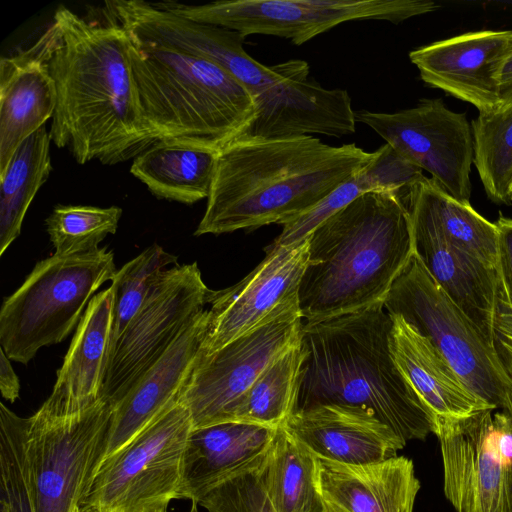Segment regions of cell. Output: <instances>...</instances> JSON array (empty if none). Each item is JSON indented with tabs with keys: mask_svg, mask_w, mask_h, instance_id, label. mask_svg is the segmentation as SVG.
<instances>
[{
	"mask_svg": "<svg viewBox=\"0 0 512 512\" xmlns=\"http://www.w3.org/2000/svg\"><path fill=\"white\" fill-rule=\"evenodd\" d=\"M112 405L105 399L71 415L28 417L26 458L36 512L82 506L106 454Z\"/></svg>",
	"mask_w": 512,
	"mask_h": 512,
	"instance_id": "9c48e42d",
	"label": "cell"
},
{
	"mask_svg": "<svg viewBox=\"0 0 512 512\" xmlns=\"http://www.w3.org/2000/svg\"><path fill=\"white\" fill-rule=\"evenodd\" d=\"M393 320L383 302L304 322L295 411L322 404L359 407L404 442L435 432V417L398 370L390 349Z\"/></svg>",
	"mask_w": 512,
	"mask_h": 512,
	"instance_id": "3957f363",
	"label": "cell"
},
{
	"mask_svg": "<svg viewBox=\"0 0 512 512\" xmlns=\"http://www.w3.org/2000/svg\"><path fill=\"white\" fill-rule=\"evenodd\" d=\"M264 259L241 281L210 290V322L201 354H211L233 340L291 312L300 311L299 288L309 251V237L288 245H269Z\"/></svg>",
	"mask_w": 512,
	"mask_h": 512,
	"instance_id": "9a60e30c",
	"label": "cell"
},
{
	"mask_svg": "<svg viewBox=\"0 0 512 512\" xmlns=\"http://www.w3.org/2000/svg\"><path fill=\"white\" fill-rule=\"evenodd\" d=\"M355 143L331 146L311 135L235 139L220 149L195 236L288 222L363 170L374 158Z\"/></svg>",
	"mask_w": 512,
	"mask_h": 512,
	"instance_id": "7a4b0ae2",
	"label": "cell"
},
{
	"mask_svg": "<svg viewBox=\"0 0 512 512\" xmlns=\"http://www.w3.org/2000/svg\"><path fill=\"white\" fill-rule=\"evenodd\" d=\"M122 209L118 206L57 205L46 219V230L56 255L86 253L115 234Z\"/></svg>",
	"mask_w": 512,
	"mask_h": 512,
	"instance_id": "4dcf8cb0",
	"label": "cell"
},
{
	"mask_svg": "<svg viewBox=\"0 0 512 512\" xmlns=\"http://www.w3.org/2000/svg\"><path fill=\"white\" fill-rule=\"evenodd\" d=\"M510 197H511V201H512V184H511V188H510Z\"/></svg>",
	"mask_w": 512,
	"mask_h": 512,
	"instance_id": "b9f144b4",
	"label": "cell"
},
{
	"mask_svg": "<svg viewBox=\"0 0 512 512\" xmlns=\"http://www.w3.org/2000/svg\"><path fill=\"white\" fill-rule=\"evenodd\" d=\"M56 103L45 30L27 49L0 59V174L20 144L53 117Z\"/></svg>",
	"mask_w": 512,
	"mask_h": 512,
	"instance_id": "44dd1931",
	"label": "cell"
},
{
	"mask_svg": "<svg viewBox=\"0 0 512 512\" xmlns=\"http://www.w3.org/2000/svg\"><path fill=\"white\" fill-rule=\"evenodd\" d=\"M46 30L57 90L51 141L79 164L105 165L133 160L156 143L143 118L125 30L63 6Z\"/></svg>",
	"mask_w": 512,
	"mask_h": 512,
	"instance_id": "6da1fadb",
	"label": "cell"
},
{
	"mask_svg": "<svg viewBox=\"0 0 512 512\" xmlns=\"http://www.w3.org/2000/svg\"><path fill=\"white\" fill-rule=\"evenodd\" d=\"M363 123L411 163L431 174L452 197L470 202L474 158L471 124L465 113L448 109L442 99H420L397 112L355 111Z\"/></svg>",
	"mask_w": 512,
	"mask_h": 512,
	"instance_id": "5bb4252c",
	"label": "cell"
},
{
	"mask_svg": "<svg viewBox=\"0 0 512 512\" xmlns=\"http://www.w3.org/2000/svg\"><path fill=\"white\" fill-rule=\"evenodd\" d=\"M209 322V309L204 308L162 357L112 406L105 458L122 449L179 403L180 394L201 353Z\"/></svg>",
	"mask_w": 512,
	"mask_h": 512,
	"instance_id": "e0dca14e",
	"label": "cell"
},
{
	"mask_svg": "<svg viewBox=\"0 0 512 512\" xmlns=\"http://www.w3.org/2000/svg\"><path fill=\"white\" fill-rule=\"evenodd\" d=\"M0 391L4 399L13 403L19 397L20 383L4 350L0 349Z\"/></svg>",
	"mask_w": 512,
	"mask_h": 512,
	"instance_id": "8d00e7d4",
	"label": "cell"
},
{
	"mask_svg": "<svg viewBox=\"0 0 512 512\" xmlns=\"http://www.w3.org/2000/svg\"><path fill=\"white\" fill-rule=\"evenodd\" d=\"M368 192H388L387 179L375 156L363 170L336 187L317 204L284 223L272 244L288 246L303 242L323 221Z\"/></svg>",
	"mask_w": 512,
	"mask_h": 512,
	"instance_id": "836d02e7",
	"label": "cell"
},
{
	"mask_svg": "<svg viewBox=\"0 0 512 512\" xmlns=\"http://www.w3.org/2000/svg\"><path fill=\"white\" fill-rule=\"evenodd\" d=\"M46 126L26 138L0 174V255L20 235L25 214L52 171Z\"/></svg>",
	"mask_w": 512,
	"mask_h": 512,
	"instance_id": "4316f807",
	"label": "cell"
},
{
	"mask_svg": "<svg viewBox=\"0 0 512 512\" xmlns=\"http://www.w3.org/2000/svg\"><path fill=\"white\" fill-rule=\"evenodd\" d=\"M512 30H481L418 47L409 53L422 81L472 104L479 113L499 108V83Z\"/></svg>",
	"mask_w": 512,
	"mask_h": 512,
	"instance_id": "2e32d148",
	"label": "cell"
},
{
	"mask_svg": "<svg viewBox=\"0 0 512 512\" xmlns=\"http://www.w3.org/2000/svg\"><path fill=\"white\" fill-rule=\"evenodd\" d=\"M261 464L220 485L198 505L207 512H275L264 488Z\"/></svg>",
	"mask_w": 512,
	"mask_h": 512,
	"instance_id": "e575fe53",
	"label": "cell"
},
{
	"mask_svg": "<svg viewBox=\"0 0 512 512\" xmlns=\"http://www.w3.org/2000/svg\"><path fill=\"white\" fill-rule=\"evenodd\" d=\"M190 20L249 35H270L302 45L349 21L399 24L439 9L427 0H220L202 5L157 3Z\"/></svg>",
	"mask_w": 512,
	"mask_h": 512,
	"instance_id": "30bf717a",
	"label": "cell"
},
{
	"mask_svg": "<svg viewBox=\"0 0 512 512\" xmlns=\"http://www.w3.org/2000/svg\"><path fill=\"white\" fill-rule=\"evenodd\" d=\"M317 458L284 428L261 464L267 497L275 512H326L316 486Z\"/></svg>",
	"mask_w": 512,
	"mask_h": 512,
	"instance_id": "83f0119b",
	"label": "cell"
},
{
	"mask_svg": "<svg viewBox=\"0 0 512 512\" xmlns=\"http://www.w3.org/2000/svg\"><path fill=\"white\" fill-rule=\"evenodd\" d=\"M176 263V256L153 244L116 271L110 285L113 291L110 351L141 308L161 273Z\"/></svg>",
	"mask_w": 512,
	"mask_h": 512,
	"instance_id": "1f68e13d",
	"label": "cell"
},
{
	"mask_svg": "<svg viewBox=\"0 0 512 512\" xmlns=\"http://www.w3.org/2000/svg\"><path fill=\"white\" fill-rule=\"evenodd\" d=\"M193 424L177 403L98 468L82 504L93 512H168L180 499L184 453Z\"/></svg>",
	"mask_w": 512,
	"mask_h": 512,
	"instance_id": "ba28073f",
	"label": "cell"
},
{
	"mask_svg": "<svg viewBox=\"0 0 512 512\" xmlns=\"http://www.w3.org/2000/svg\"><path fill=\"white\" fill-rule=\"evenodd\" d=\"M283 428L316 458L367 464L397 456L407 444L366 410L322 404L293 412Z\"/></svg>",
	"mask_w": 512,
	"mask_h": 512,
	"instance_id": "ac0fdd59",
	"label": "cell"
},
{
	"mask_svg": "<svg viewBox=\"0 0 512 512\" xmlns=\"http://www.w3.org/2000/svg\"><path fill=\"white\" fill-rule=\"evenodd\" d=\"M302 361L300 339L259 375L234 407L228 422L281 426L295 410Z\"/></svg>",
	"mask_w": 512,
	"mask_h": 512,
	"instance_id": "f1b7e54d",
	"label": "cell"
},
{
	"mask_svg": "<svg viewBox=\"0 0 512 512\" xmlns=\"http://www.w3.org/2000/svg\"><path fill=\"white\" fill-rule=\"evenodd\" d=\"M498 351L502 356V359L504 361V364L509 372V375H510V378L512 381V353L508 352V351H504V350H499V349H498ZM507 412L510 414V416L512 418V398H511V403H510V406H509Z\"/></svg>",
	"mask_w": 512,
	"mask_h": 512,
	"instance_id": "ab89813d",
	"label": "cell"
},
{
	"mask_svg": "<svg viewBox=\"0 0 512 512\" xmlns=\"http://www.w3.org/2000/svg\"><path fill=\"white\" fill-rule=\"evenodd\" d=\"M316 486L326 512H413L421 484L397 455L358 465L317 458Z\"/></svg>",
	"mask_w": 512,
	"mask_h": 512,
	"instance_id": "ffe728a7",
	"label": "cell"
},
{
	"mask_svg": "<svg viewBox=\"0 0 512 512\" xmlns=\"http://www.w3.org/2000/svg\"><path fill=\"white\" fill-rule=\"evenodd\" d=\"M391 317L393 360L434 417H461L492 408L469 390L426 338L401 317Z\"/></svg>",
	"mask_w": 512,
	"mask_h": 512,
	"instance_id": "cb8c5ba5",
	"label": "cell"
},
{
	"mask_svg": "<svg viewBox=\"0 0 512 512\" xmlns=\"http://www.w3.org/2000/svg\"><path fill=\"white\" fill-rule=\"evenodd\" d=\"M474 158L487 197L510 205L512 184V104L471 121Z\"/></svg>",
	"mask_w": 512,
	"mask_h": 512,
	"instance_id": "f546056e",
	"label": "cell"
},
{
	"mask_svg": "<svg viewBox=\"0 0 512 512\" xmlns=\"http://www.w3.org/2000/svg\"><path fill=\"white\" fill-rule=\"evenodd\" d=\"M130 42L143 118L157 141L179 140L221 149L253 120L252 97L222 67L176 51Z\"/></svg>",
	"mask_w": 512,
	"mask_h": 512,
	"instance_id": "5b68a950",
	"label": "cell"
},
{
	"mask_svg": "<svg viewBox=\"0 0 512 512\" xmlns=\"http://www.w3.org/2000/svg\"><path fill=\"white\" fill-rule=\"evenodd\" d=\"M278 428L225 422L193 429L184 453L180 499L199 504L220 485L259 466Z\"/></svg>",
	"mask_w": 512,
	"mask_h": 512,
	"instance_id": "d6986e66",
	"label": "cell"
},
{
	"mask_svg": "<svg viewBox=\"0 0 512 512\" xmlns=\"http://www.w3.org/2000/svg\"><path fill=\"white\" fill-rule=\"evenodd\" d=\"M497 227L498 308L512 313V218L500 214Z\"/></svg>",
	"mask_w": 512,
	"mask_h": 512,
	"instance_id": "d590c367",
	"label": "cell"
},
{
	"mask_svg": "<svg viewBox=\"0 0 512 512\" xmlns=\"http://www.w3.org/2000/svg\"><path fill=\"white\" fill-rule=\"evenodd\" d=\"M116 267L106 248L39 261L0 311V344L10 360L28 364L37 352L63 341Z\"/></svg>",
	"mask_w": 512,
	"mask_h": 512,
	"instance_id": "8992f818",
	"label": "cell"
},
{
	"mask_svg": "<svg viewBox=\"0 0 512 512\" xmlns=\"http://www.w3.org/2000/svg\"><path fill=\"white\" fill-rule=\"evenodd\" d=\"M499 99V108L512 104V44L504 60L500 74Z\"/></svg>",
	"mask_w": 512,
	"mask_h": 512,
	"instance_id": "f35d334b",
	"label": "cell"
},
{
	"mask_svg": "<svg viewBox=\"0 0 512 512\" xmlns=\"http://www.w3.org/2000/svg\"><path fill=\"white\" fill-rule=\"evenodd\" d=\"M111 287L90 300L77 328L53 390L38 409L49 415L82 412L102 399L112 341Z\"/></svg>",
	"mask_w": 512,
	"mask_h": 512,
	"instance_id": "7402d4cb",
	"label": "cell"
},
{
	"mask_svg": "<svg viewBox=\"0 0 512 512\" xmlns=\"http://www.w3.org/2000/svg\"><path fill=\"white\" fill-rule=\"evenodd\" d=\"M383 305L426 338L471 392L494 409L508 410L512 381L496 345L451 301L415 254Z\"/></svg>",
	"mask_w": 512,
	"mask_h": 512,
	"instance_id": "52a82bcc",
	"label": "cell"
},
{
	"mask_svg": "<svg viewBox=\"0 0 512 512\" xmlns=\"http://www.w3.org/2000/svg\"><path fill=\"white\" fill-rule=\"evenodd\" d=\"M412 223L414 254L443 292L496 345L499 280L494 267Z\"/></svg>",
	"mask_w": 512,
	"mask_h": 512,
	"instance_id": "603a6c76",
	"label": "cell"
},
{
	"mask_svg": "<svg viewBox=\"0 0 512 512\" xmlns=\"http://www.w3.org/2000/svg\"><path fill=\"white\" fill-rule=\"evenodd\" d=\"M28 418L0 404V512H36L26 458Z\"/></svg>",
	"mask_w": 512,
	"mask_h": 512,
	"instance_id": "d6a6232c",
	"label": "cell"
},
{
	"mask_svg": "<svg viewBox=\"0 0 512 512\" xmlns=\"http://www.w3.org/2000/svg\"><path fill=\"white\" fill-rule=\"evenodd\" d=\"M494 328L497 349L512 353V313L498 308Z\"/></svg>",
	"mask_w": 512,
	"mask_h": 512,
	"instance_id": "74e56055",
	"label": "cell"
},
{
	"mask_svg": "<svg viewBox=\"0 0 512 512\" xmlns=\"http://www.w3.org/2000/svg\"><path fill=\"white\" fill-rule=\"evenodd\" d=\"M209 291L196 262L161 273L110 351L103 399L113 406L125 396L204 309Z\"/></svg>",
	"mask_w": 512,
	"mask_h": 512,
	"instance_id": "7c38bea8",
	"label": "cell"
},
{
	"mask_svg": "<svg viewBox=\"0 0 512 512\" xmlns=\"http://www.w3.org/2000/svg\"><path fill=\"white\" fill-rule=\"evenodd\" d=\"M220 149L179 140H159L137 155L130 172L157 198L193 204L208 198Z\"/></svg>",
	"mask_w": 512,
	"mask_h": 512,
	"instance_id": "d4e9b609",
	"label": "cell"
},
{
	"mask_svg": "<svg viewBox=\"0 0 512 512\" xmlns=\"http://www.w3.org/2000/svg\"><path fill=\"white\" fill-rule=\"evenodd\" d=\"M406 191L365 193L311 233L299 288L304 322L384 302L414 254Z\"/></svg>",
	"mask_w": 512,
	"mask_h": 512,
	"instance_id": "277c9868",
	"label": "cell"
},
{
	"mask_svg": "<svg viewBox=\"0 0 512 512\" xmlns=\"http://www.w3.org/2000/svg\"><path fill=\"white\" fill-rule=\"evenodd\" d=\"M405 199L413 223L496 269L497 227L470 202L458 201L426 176L407 190Z\"/></svg>",
	"mask_w": 512,
	"mask_h": 512,
	"instance_id": "484cf974",
	"label": "cell"
},
{
	"mask_svg": "<svg viewBox=\"0 0 512 512\" xmlns=\"http://www.w3.org/2000/svg\"><path fill=\"white\" fill-rule=\"evenodd\" d=\"M74 512H93L91 511L90 509L86 508V507H83V506H80V507H77Z\"/></svg>",
	"mask_w": 512,
	"mask_h": 512,
	"instance_id": "60d3db41",
	"label": "cell"
},
{
	"mask_svg": "<svg viewBox=\"0 0 512 512\" xmlns=\"http://www.w3.org/2000/svg\"><path fill=\"white\" fill-rule=\"evenodd\" d=\"M300 311L283 315L221 349L203 355L180 394L193 429L225 423L259 375L301 339Z\"/></svg>",
	"mask_w": 512,
	"mask_h": 512,
	"instance_id": "4fadbf2b",
	"label": "cell"
},
{
	"mask_svg": "<svg viewBox=\"0 0 512 512\" xmlns=\"http://www.w3.org/2000/svg\"><path fill=\"white\" fill-rule=\"evenodd\" d=\"M496 410L435 417L443 490L456 512H512V418Z\"/></svg>",
	"mask_w": 512,
	"mask_h": 512,
	"instance_id": "8fae6325",
	"label": "cell"
}]
</instances>
